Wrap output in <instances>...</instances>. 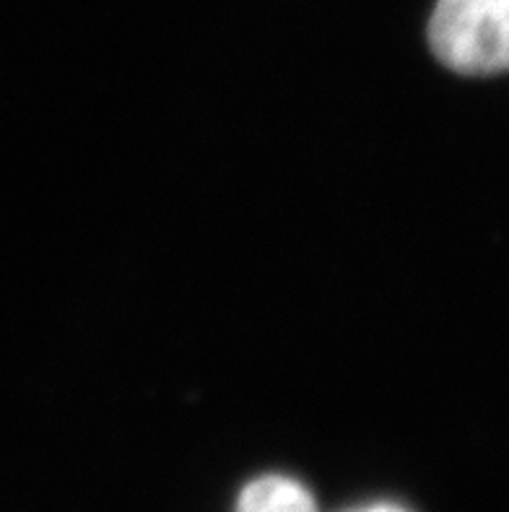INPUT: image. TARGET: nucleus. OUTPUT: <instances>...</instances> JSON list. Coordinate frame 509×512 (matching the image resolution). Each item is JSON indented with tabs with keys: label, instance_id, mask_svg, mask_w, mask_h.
Listing matches in <instances>:
<instances>
[{
	"label": "nucleus",
	"instance_id": "nucleus-1",
	"mask_svg": "<svg viewBox=\"0 0 509 512\" xmlns=\"http://www.w3.org/2000/svg\"><path fill=\"white\" fill-rule=\"evenodd\" d=\"M509 0H437L429 45L447 68L468 76L504 71L509 50Z\"/></svg>",
	"mask_w": 509,
	"mask_h": 512
},
{
	"label": "nucleus",
	"instance_id": "nucleus-2",
	"mask_svg": "<svg viewBox=\"0 0 509 512\" xmlns=\"http://www.w3.org/2000/svg\"><path fill=\"white\" fill-rule=\"evenodd\" d=\"M234 512H317V505L299 481L260 476L242 489Z\"/></svg>",
	"mask_w": 509,
	"mask_h": 512
},
{
	"label": "nucleus",
	"instance_id": "nucleus-3",
	"mask_svg": "<svg viewBox=\"0 0 509 512\" xmlns=\"http://www.w3.org/2000/svg\"><path fill=\"white\" fill-rule=\"evenodd\" d=\"M354 512H408V510H403V507L398 505H372V507H361V510H354Z\"/></svg>",
	"mask_w": 509,
	"mask_h": 512
}]
</instances>
